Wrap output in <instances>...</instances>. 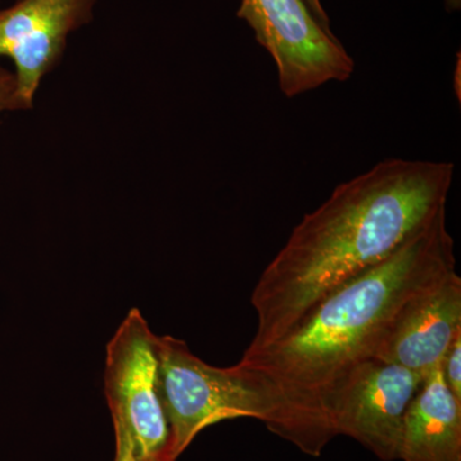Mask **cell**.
Masks as SVG:
<instances>
[{"instance_id":"8992f818","label":"cell","mask_w":461,"mask_h":461,"mask_svg":"<svg viewBox=\"0 0 461 461\" xmlns=\"http://www.w3.org/2000/svg\"><path fill=\"white\" fill-rule=\"evenodd\" d=\"M424 379L403 366L375 357L359 364L330 399L329 418L333 433L351 437L382 461L399 460L406 411Z\"/></svg>"},{"instance_id":"5b68a950","label":"cell","mask_w":461,"mask_h":461,"mask_svg":"<svg viewBox=\"0 0 461 461\" xmlns=\"http://www.w3.org/2000/svg\"><path fill=\"white\" fill-rule=\"evenodd\" d=\"M104 393L112 420L148 460L171 461V429L160 388L157 335L139 309H131L107 345Z\"/></svg>"},{"instance_id":"9c48e42d","label":"cell","mask_w":461,"mask_h":461,"mask_svg":"<svg viewBox=\"0 0 461 461\" xmlns=\"http://www.w3.org/2000/svg\"><path fill=\"white\" fill-rule=\"evenodd\" d=\"M399 460L461 461V402L445 384L441 363L406 411Z\"/></svg>"},{"instance_id":"30bf717a","label":"cell","mask_w":461,"mask_h":461,"mask_svg":"<svg viewBox=\"0 0 461 461\" xmlns=\"http://www.w3.org/2000/svg\"><path fill=\"white\" fill-rule=\"evenodd\" d=\"M442 377L457 402H461V335L455 339L441 362Z\"/></svg>"},{"instance_id":"6da1fadb","label":"cell","mask_w":461,"mask_h":461,"mask_svg":"<svg viewBox=\"0 0 461 461\" xmlns=\"http://www.w3.org/2000/svg\"><path fill=\"white\" fill-rule=\"evenodd\" d=\"M456 271L446 211L384 262L324 297L288 335L235 364L268 408L267 429L311 456L335 438L333 393L372 359L391 324L424 290Z\"/></svg>"},{"instance_id":"277c9868","label":"cell","mask_w":461,"mask_h":461,"mask_svg":"<svg viewBox=\"0 0 461 461\" xmlns=\"http://www.w3.org/2000/svg\"><path fill=\"white\" fill-rule=\"evenodd\" d=\"M238 17L251 27L257 41L275 60L286 98L330 81L344 83L354 74L353 57L304 0H241Z\"/></svg>"},{"instance_id":"7c38bea8","label":"cell","mask_w":461,"mask_h":461,"mask_svg":"<svg viewBox=\"0 0 461 461\" xmlns=\"http://www.w3.org/2000/svg\"><path fill=\"white\" fill-rule=\"evenodd\" d=\"M113 427L115 437L114 461H156L144 459L138 454L135 446L132 444L131 437L120 421L113 420Z\"/></svg>"},{"instance_id":"3957f363","label":"cell","mask_w":461,"mask_h":461,"mask_svg":"<svg viewBox=\"0 0 461 461\" xmlns=\"http://www.w3.org/2000/svg\"><path fill=\"white\" fill-rule=\"evenodd\" d=\"M160 388L171 429L169 459L176 461L202 430L223 420L254 418L266 423L268 408L235 366L218 368L172 336H157Z\"/></svg>"},{"instance_id":"8fae6325","label":"cell","mask_w":461,"mask_h":461,"mask_svg":"<svg viewBox=\"0 0 461 461\" xmlns=\"http://www.w3.org/2000/svg\"><path fill=\"white\" fill-rule=\"evenodd\" d=\"M7 111H25L18 96L16 76L0 66V113Z\"/></svg>"},{"instance_id":"ba28073f","label":"cell","mask_w":461,"mask_h":461,"mask_svg":"<svg viewBox=\"0 0 461 461\" xmlns=\"http://www.w3.org/2000/svg\"><path fill=\"white\" fill-rule=\"evenodd\" d=\"M461 335V278L451 272L411 299L391 324L375 359L427 377Z\"/></svg>"},{"instance_id":"7a4b0ae2","label":"cell","mask_w":461,"mask_h":461,"mask_svg":"<svg viewBox=\"0 0 461 461\" xmlns=\"http://www.w3.org/2000/svg\"><path fill=\"white\" fill-rule=\"evenodd\" d=\"M450 162L386 159L339 185L304 215L251 294L258 326L245 353L295 330L314 306L395 253L446 211Z\"/></svg>"},{"instance_id":"4fadbf2b","label":"cell","mask_w":461,"mask_h":461,"mask_svg":"<svg viewBox=\"0 0 461 461\" xmlns=\"http://www.w3.org/2000/svg\"><path fill=\"white\" fill-rule=\"evenodd\" d=\"M304 2L306 3V5H308L309 9H311L312 14H314V17L320 21L321 25L330 30L329 14H327L326 11H324L321 0H304Z\"/></svg>"},{"instance_id":"5bb4252c","label":"cell","mask_w":461,"mask_h":461,"mask_svg":"<svg viewBox=\"0 0 461 461\" xmlns=\"http://www.w3.org/2000/svg\"><path fill=\"white\" fill-rule=\"evenodd\" d=\"M445 5L448 11H459L461 7V0H445Z\"/></svg>"},{"instance_id":"52a82bcc","label":"cell","mask_w":461,"mask_h":461,"mask_svg":"<svg viewBox=\"0 0 461 461\" xmlns=\"http://www.w3.org/2000/svg\"><path fill=\"white\" fill-rule=\"evenodd\" d=\"M95 0H18L0 9V57L16 67L18 96L32 108L42 77L62 59L69 33L86 25Z\"/></svg>"}]
</instances>
